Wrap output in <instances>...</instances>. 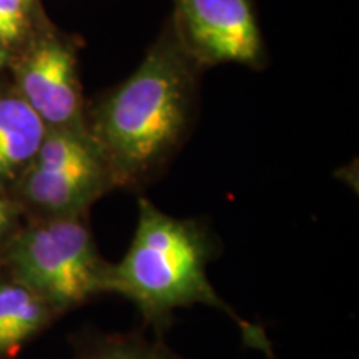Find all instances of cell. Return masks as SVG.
Masks as SVG:
<instances>
[{
	"instance_id": "1",
	"label": "cell",
	"mask_w": 359,
	"mask_h": 359,
	"mask_svg": "<svg viewBox=\"0 0 359 359\" xmlns=\"http://www.w3.org/2000/svg\"><path fill=\"white\" fill-rule=\"evenodd\" d=\"M213 257V241L203 224L170 217L142 198L132 243L122 262L111 264L110 294L130 299L156 327L167 326L178 308H215L236 323L250 346L271 358V344L262 327L238 316L213 288L208 278Z\"/></svg>"
},
{
	"instance_id": "2",
	"label": "cell",
	"mask_w": 359,
	"mask_h": 359,
	"mask_svg": "<svg viewBox=\"0 0 359 359\" xmlns=\"http://www.w3.org/2000/svg\"><path fill=\"white\" fill-rule=\"evenodd\" d=\"M191 98L187 58L161 40L138 70L97 110L90 130L114 187L150 178L185 133Z\"/></svg>"
},
{
	"instance_id": "3",
	"label": "cell",
	"mask_w": 359,
	"mask_h": 359,
	"mask_svg": "<svg viewBox=\"0 0 359 359\" xmlns=\"http://www.w3.org/2000/svg\"><path fill=\"white\" fill-rule=\"evenodd\" d=\"M0 266L58 314L110 294L111 263L98 253L83 215L39 218L2 245Z\"/></svg>"
},
{
	"instance_id": "4",
	"label": "cell",
	"mask_w": 359,
	"mask_h": 359,
	"mask_svg": "<svg viewBox=\"0 0 359 359\" xmlns=\"http://www.w3.org/2000/svg\"><path fill=\"white\" fill-rule=\"evenodd\" d=\"M114 187L100 148L87 130H47L20 175V195L39 218L80 217Z\"/></svg>"
},
{
	"instance_id": "5",
	"label": "cell",
	"mask_w": 359,
	"mask_h": 359,
	"mask_svg": "<svg viewBox=\"0 0 359 359\" xmlns=\"http://www.w3.org/2000/svg\"><path fill=\"white\" fill-rule=\"evenodd\" d=\"M182 43L200 62H255L259 34L248 0H175Z\"/></svg>"
},
{
	"instance_id": "6",
	"label": "cell",
	"mask_w": 359,
	"mask_h": 359,
	"mask_svg": "<svg viewBox=\"0 0 359 359\" xmlns=\"http://www.w3.org/2000/svg\"><path fill=\"white\" fill-rule=\"evenodd\" d=\"M20 88L45 125L53 128H80V93L75 60L57 40H42L20 67Z\"/></svg>"
},
{
	"instance_id": "7",
	"label": "cell",
	"mask_w": 359,
	"mask_h": 359,
	"mask_svg": "<svg viewBox=\"0 0 359 359\" xmlns=\"http://www.w3.org/2000/svg\"><path fill=\"white\" fill-rule=\"evenodd\" d=\"M58 316L32 290L8 276L0 278V359L15 356Z\"/></svg>"
},
{
	"instance_id": "8",
	"label": "cell",
	"mask_w": 359,
	"mask_h": 359,
	"mask_svg": "<svg viewBox=\"0 0 359 359\" xmlns=\"http://www.w3.org/2000/svg\"><path fill=\"white\" fill-rule=\"evenodd\" d=\"M45 133L47 125L24 98H0V183L25 172Z\"/></svg>"
},
{
	"instance_id": "9",
	"label": "cell",
	"mask_w": 359,
	"mask_h": 359,
	"mask_svg": "<svg viewBox=\"0 0 359 359\" xmlns=\"http://www.w3.org/2000/svg\"><path fill=\"white\" fill-rule=\"evenodd\" d=\"M75 359H187L167 344L137 333L88 336L79 344Z\"/></svg>"
},
{
	"instance_id": "10",
	"label": "cell",
	"mask_w": 359,
	"mask_h": 359,
	"mask_svg": "<svg viewBox=\"0 0 359 359\" xmlns=\"http://www.w3.org/2000/svg\"><path fill=\"white\" fill-rule=\"evenodd\" d=\"M0 22L6 34V45L17 42L27 27V7L22 0H0Z\"/></svg>"
},
{
	"instance_id": "11",
	"label": "cell",
	"mask_w": 359,
	"mask_h": 359,
	"mask_svg": "<svg viewBox=\"0 0 359 359\" xmlns=\"http://www.w3.org/2000/svg\"><path fill=\"white\" fill-rule=\"evenodd\" d=\"M17 206L0 190V243H6L17 230L15 226Z\"/></svg>"
},
{
	"instance_id": "12",
	"label": "cell",
	"mask_w": 359,
	"mask_h": 359,
	"mask_svg": "<svg viewBox=\"0 0 359 359\" xmlns=\"http://www.w3.org/2000/svg\"><path fill=\"white\" fill-rule=\"evenodd\" d=\"M0 43L6 45V34H4V25H2V22H0Z\"/></svg>"
},
{
	"instance_id": "13",
	"label": "cell",
	"mask_w": 359,
	"mask_h": 359,
	"mask_svg": "<svg viewBox=\"0 0 359 359\" xmlns=\"http://www.w3.org/2000/svg\"><path fill=\"white\" fill-rule=\"evenodd\" d=\"M32 2H34V0H22V4H24V6L27 7V11H29V7L32 6Z\"/></svg>"
}]
</instances>
